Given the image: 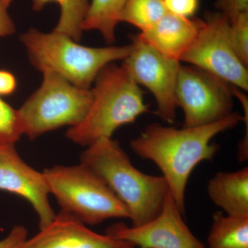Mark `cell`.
<instances>
[{
    "label": "cell",
    "instance_id": "cell-25",
    "mask_svg": "<svg viewBox=\"0 0 248 248\" xmlns=\"http://www.w3.org/2000/svg\"><path fill=\"white\" fill-rule=\"evenodd\" d=\"M17 81L12 73L0 70V96L12 94L16 91Z\"/></svg>",
    "mask_w": 248,
    "mask_h": 248
},
{
    "label": "cell",
    "instance_id": "cell-5",
    "mask_svg": "<svg viewBox=\"0 0 248 248\" xmlns=\"http://www.w3.org/2000/svg\"><path fill=\"white\" fill-rule=\"evenodd\" d=\"M50 194L62 211L84 224H100L110 218H129L128 209L95 173L81 164L55 166L43 171Z\"/></svg>",
    "mask_w": 248,
    "mask_h": 248
},
{
    "label": "cell",
    "instance_id": "cell-9",
    "mask_svg": "<svg viewBox=\"0 0 248 248\" xmlns=\"http://www.w3.org/2000/svg\"><path fill=\"white\" fill-rule=\"evenodd\" d=\"M123 65L134 81L146 87L154 96L156 115L167 123L174 124L177 108L175 89L180 62L164 56L135 37Z\"/></svg>",
    "mask_w": 248,
    "mask_h": 248
},
{
    "label": "cell",
    "instance_id": "cell-6",
    "mask_svg": "<svg viewBox=\"0 0 248 248\" xmlns=\"http://www.w3.org/2000/svg\"><path fill=\"white\" fill-rule=\"evenodd\" d=\"M43 75L40 87L17 110L23 134L30 140L65 125H79L92 104V89L77 87L53 72Z\"/></svg>",
    "mask_w": 248,
    "mask_h": 248
},
{
    "label": "cell",
    "instance_id": "cell-22",
    "mask_svg": "<svg viewBox=\"0 0 248 248\" xmlns=\"http://www.w3.org/2000/svg\"><path fill=\"white\" fill-rule=\"evenodd\" d=\"M215 6L231 22L240 14L248 12V0H217Z\"/></svg>",
    "mask_w": 248,
    "mask_h": 248
},
{
    "label": "cell",
    "instance_id": "cell-3",
    "mask_svg": "<svg viewBox=\"0 0 248 248\" xmlns=\"http://www.w3.org/2000/svg\"><path fill=\"white\" fill-rule=\"evenodd\" d=\"M94 83L87 115L66 133L68 140L81 146H91L100 139L112 138L117 129L133 123L148 110L143 91L123 64L107 65Z\"/></svg>",
    "mask_w": 248,
    "mask_h": 248
},
{
    "label": "cell",
    "instance_id": "cell-1",
    "mask_svg": "<svg viewBox=\"0 0 248 248\" xmlns=\"http://www.w3.org/2000/svg\"><path fill=\"white\" fill-rule=\"evenodd\" d=\"M244 120L232 112L215 123L179 129L154 123L147 125L130 141L132 151L156 165L181 213H186V190L191 173L197 165L213 159L218 146L212 143L218 134L235 128Z\"/></svg>",
    "mask_w": 248,
    "mask_h": 248
},
{
    "label": "cell",
    "instance_id": "cell-11",
    "mask_svg": "<svg viewBox=\"0 0 248 248\" xmlns=\"http://www.w3.org/2000/svg\"><path fill=\"white\" fill-rule=\"evenodd\" d=\"M15 145L0 144V190L27 200L38 216L40 231L48 227L56 217L48 200L50 191L43 172L28 165L18 154Z\"/></svg>",
    "mask_w": 248,
    "mask_h": 248
},
{
    "label": "cell",
    "instance_id": "cell-4",
    "mask_svg": "<svg viewBox=\"0 0 248 248\" xmlns=\"http://www.w3.org/2000/svg\"><path fill=\"white\" fill-rule=\"evenodd\" d=\"M29 60L37 70L53 72L81 89H91L99 72L114 62L125 60L131 45L92 48L80 45L64 34L31 28L20 35Z\"/></svg>",
    "mask_w": 248,
    "mask_h": 248
},
{
    "label": "cell",
    "instance_id": "cell-14",
    "mask_svg": "<svg viewBox=\"0 0 248 248\" xmlns=\"http://www.w3.org/2000/svg\"><path fill=\"white\" fill-rule=\"evenodd\" d=\"M210 200L225 214L248 217V167L234 172H218L209 181Z\"/></svg>",
    "mask_w": 248,
    "mask_h": 248
},
{
    "label": "cell",
    "instance_id": "cell-13",
    "mask_svg": "<svg viewBox=\"0 0 248 248\" xmlns=\"http://www.w3.org/2000/svg\"><path fill=\"white\" fill-rule=\"evenodd\" d=\"M203 24V19L199 18L183 17L168 12L159 22L136 37L164 56L181 62Z\"/></svg>",
    "mask_w": 248,
    "mask_h": 248
},
{
    "label": "cell",
    "instance_id": "cell-15",
    "mask_svg": "<svg viewBox=\"0 0 248 248\" xmlns=\"http://www.w3.org/2000/svg\"><path fill=\"white\" fill-rule=\"evenodd\" d=\"M208 248H248V217L214 214Z\"/></svg>",
    "mask_w": 248,
    "mask_h": 248
},
{
    "label": "cell",
    "instance_id": "cell-24",
    "mask_svg": "<svg viewBox=\"0 0 248 248\" xmlns=\"http://www.w3.org/2000/svg\"><path fill=\"white\" fill-rule=\"evenodd\" d=\"M27 239V228L22 225H17L6 237L0 240V248H19Z\"/></svg>",
    "mask_w": 248,
    "mask_h": 248
},
{
    "label": "cell",
    "instance_id": "cell-7",
    "mask_svg": "<svg viewBox=\"0 0 248 248\" xmlns=\"http://www.w3.org/2000/svg\"><path fill=\"white\" fill-rule=\"evenodd\" d=\"M198 35L181 62L197 67L244 92L248 90V67L235 52L231 22L221 13L209 12Z\"/></svg>",
    "mask_w": 248,
    "mask_h": 248
},
{
    "label": "cell",
    "instance_id": "cell-10",
    "mask_svg": "<svg viewBox=\"0 0 248 248\" xmlns=\"http://www.w3.org/2000/svg\"><path fill=\"white\" fill-rule=\"evenodd\" d=\"M172 196L168 192L159 215L140 226L117 223L106 234L138 248H207L189 229Z\"/></svg>",
    "mask_w": 248,
    "mask_h": 248
},
{
    "label": "cell",
    "instance_id": "cell-2",
    "mask_svg": "<svg viewBox=\"0 0 248 248\" xmlns=\"http://www.w3.org/2000/svg\"><path fill=\"white\" fill-rule=\"evenodd\" d=\"M80 163L95 173L126 207L132 226H142L161 212L169 192L166 179L136 169L118 141L97 140L81 153Z\"/></svg>",
    "mask_w": 248,
    "mask_h": 248
},
{
    "label": "cell",
    "instance_id": "cell-18",
    "mask_svg": "<svg viewBox=\"0 0 248 248\" xmlns=\"http://www.w3.org/2000/svg\"><path fill=\"white\" fill-rule=\"evenodd\" d=\"M168 11L164 0H128L121 13L120 22H126L142 31L159 22Z\"/></svg>",
    "mask_w": 248,
    "mask_h": 248
},
{
    "label": "cell",
    "instance_id": "cell-21",
    "mask_svg": "<svg viewBox=\"0 0 248 248\" xmlns=\"http://www.w3.org/2000/svg\"><path fill=\"white\" fill-rule=\"evenodd\" d=\"M168 12L186 18H192L200 6V0H164Z\"/></svg>",
    "mask_w": 248,
    "mask_h": 248
},
{
    "label": "cell",
    "instance_id": "cell-20",
    "mask_svg": "<svg viewBox=\"0 0 248 248\" xmlns=\"http://www.w3.org/2000/svg\"><path fill=\"white\" fill-rule=\"evenodd\" d=\"M232 43L238 58L248 66V12L243 13L231 22Z\"/></svg>",
    "mask_w": 248,
    "mask_h": 248
},
{
    "label": "cell",
    "instance_id": "cell-17",
    "mask_svg": "<svg viewBox=\"0 0 248 248\" xmlns=\"http://www.w3.org/2000/svg\"><path fill=\"white\" fill-rule=\"evenodd\" d=\"M50 2L58 3L61 9L60 19L53 31L64 34L79 42L82 36V25L91 0H32V9L40 11Z\"/></svg>",
    "mask_w": 248,
    "mask_h": 248
},
{
    "label": "cell",
    "instance_id": "cell-19",
    "mask_svg": "<svg viewBox=\"0 0 248 248\" xmlns=\"http://www.w3.org/2000/svg\"><path fill=\"white\" fill-rule=\"evenodd\" d=\"M22 135L17 110L0 98V144H16Z\"/></svg>",
    "mask_w": 248,
    "mask_h": 248
},
{
    "label": "cell",
    "instance_id": "cell-8",
    "mask_svg": "<svg viewBox=\"0 0 248 248\" xmlns=\"http://www.w3.org/2000/svg\"><path fill=\"white\" fill-rule=\"evenodd\" d=\"M232 86L208 72L181 64L175 89L177 107L184 112V128L215 123L232 113Z\"/></svg>",
    "mask_w": 248,
    "mask_h": 248
},
{
    "label": "cell",
    "instance_id": "cell-12",
    "mask_svg": "<svg viewBox=\"0 0 248 248\" xmlns=\"http://www.w3.org/2000/svg\"><path fill=\"white\" fill-rule=\"evenodd\" d=\"M19 248H136L110 235L94 232L80 220L60 212L54 221Z\"/></svg>",
    "mask_w": 248,
    "mask_h": 248
},
{
    "label": "cell",
    "instance_id": "cell-16",
    "mask_svg": "<svg viewBox=\"0 0 248 248\" xmlns=\"http://www.w3.org/2000/svg\"><path fill=\"white\" fill-rule=\"evenodd\" d=\"M128 0H91L83 31L96 30L108 43L115 41V29Z\"/></svg>",
    "mask_w": 248,
    "mask_h": 248
},
{
    "label": "cell",
    "instance_id": "cell-23",
    "mask_svg": "<svg viewBox=\"0 0 248 248\" xmlns=\"http://www.w3.org/2000/svg\"><path fill=\"white\" fill-rule=\"evenodd\" d=\"M15 0H0V37L11 35L16 32V28L10 16V6Z\"/></svg>",
    "mask_w": 248,
    "mask_h": 248
}]
</instances>
